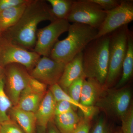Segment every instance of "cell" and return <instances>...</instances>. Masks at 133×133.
I'll use <instances>...</instances> for the list:
<instances>
[{
    "label": "cell",
    "instance_id": "cell-22",
    "mask_svg": "<svg viewBox=\"0 0 133 133\" xmlns=\"http://www.w3.org/2000/svg\"><path fill=\"white\" fill-rule=\"evenodd\" d=\"M51 6L52 14L57 19H66L71 10L73 1L47 0Z\"/></svg>",
    "mask_w": 133,
    "mask_h": 133
},
{
    "label": "cell",
    "instance_id": "cell-16",
    "mask_svg": "<svg viewBox=\"0 0 133 133\" xmlns=\"http://www.w3.org/2000/svg\"><path fill=\"white\" fill-rule=\"evenodd\" d=\"M13 120L25 133H36V119L35 113L26 111L14 106L10 110Z\"/></svg>",
    "mask_w": 133,
    "mask_h": 133
},
{
    "label": "cell",
    "instance_id": "cell-3",
    "mask_svg": "<svg viewBox=\"0 0 133 133\" xmlns=\"http://www.w3.org/2000/svg\"><path fill=\"white\" fill-rule=\"evenodd\" d=\"M110 34L92 41L83 51V72L104 87L109 65ZM105 88V87H104Z\"/></svg>",
    "mask_w": 133,
    "mask_h": 133
},
{
    "label": "cell",
    "instance_id": "cell-28",
    "mask_svg": "<svg viewBox=\"0 0 133 133\" xmlns=\"http://www.w3.org/2000/svg\"><path fill=\"white\" fill-rule=\"evenodd\" d=\"M91 119L83 115L81 116L78 125L72 133H89L91 125Z\"/></svg>",
    "mask_w": 133,
    "mask_h": 133
},
{
    "label": "cell",
    "instance_id": "cell-34",
    "mask_svg": "<svg viewBox=\"0 0 133 133\" xmlns=\"http://www.w3.org/2000/svg\"><path fill=\"white\" fill-rule=\"evenodd\" d=\"M114 133H122V131L121 129H119V130H117V131H115Z\"/></svg>",
    "mask_w": 133,
    "mask_h": 133
},
{
    "label": "cell",
    "instance_id": "cell-31",
    "mask_svg": "<svg viewBox=\"0 0 133 133\" xmlns=\"http://www.w3.org/2000/svg\"><path fill=\"white\" fill-rule=\"evenodd\" d=\"M29 0H0V13L5 10L27 3Z\"/></svg>",
    "mask_w": 133,
    "mask_h": 133
},
{
    "label": "cell",
    "instance_id": "cell-15",
    "mask_svg": "<svg viewBox=\"0 0 133 133\" xmlns=\"http://www.w3.org/2000/svg\"><path fill=\"white\" fill-rule=\"evenodd\" d=\"M133 72V36L132 31L129 30L128 35L127 49L122 65L120 78L113 88L119 89L126 86L132 77Z\"/></svg>",
    "mask_w": 133,
    "mask_h": 133
},
{
    "label": "cell",
    "instance_id": "cell-11",
    "mask_svg": "<svg viewBox=\"0 0 133 133\" xmlns=\"http://www.w3.org/2000/svg\"><path fill=\"white\" fill-rule=\"evenodd\" d=\"M65 65L49 57H41L29 74L47 85L51 86L58 83Z\"/></svg>",
    "mask_w": 133,
    "mask_h": 133
},
{
    "label": "cell",
    "instance_id": "cell-17",
    "mask_svg": "<svg viewBox=\"0 0 133 133\" xmlns=\"http://www.w3.org/2000/svg\"><path fill=\"white\" fill-rule=\"evenodd\" d=\"M45 94L36 92L27 86L21 94L15 106L24 111L35 113Z\"/></svg>",
    "mask_w": 133,
    "mask_h": 133
},
{
    "label": "cell",
    "instance_id": "cell-24",
    "mask_svg": "<svg viewBox=\"0 0 133 133\" xmlns=\"http://www.w3.org/2000/svg\"><path fill=\"white\" fill-rule=\"evenodd\" d=\"M85 78L84 75H83L72 83L66 91L69 96L77 102H79L83 83Z\"/></svg>",
    "mask_w": 133,
    "mask_h": 133
},
{
    "label": "cell",
    "instance_id": "cell-36",
    "mask_svg": "<svg viewBox=\"0 0 133 133\" xmlns=\"http://www.w3.org/2000/svg\"><path fill=\"white\" fill-rule=\"evenodd\" d=\"M1 33L0 32V39H1Z\"/></svg>",
    "mask_w": 133,
    "mask_h": 133
},
{
    "label": "cell",
    "instance_id": "cell-10",
    "mask_svg": "<svg viewBox=\"0 0 133 133\" xmlns=\"http://www.w3.org/2000/svg\"><path fill=\"white\" fill-rule=\"evenodd\" d=\"M4 68L7 94L14 106H15L22 92L28 85L30 76L26 68L18 64H11Z\"/></svg>",
    "mask_w": 133,
    "mask_h": 133
},
{
    "label": "cell",
    "instance_id": "cell-30",
    "mask_svg": "<svg viewBox=\"0 0 133 133\" xmlns=\"http://www.w3.org/2000/svg\"><path fill=\"white\" fill-rule=\"evenodd\" d=\"M97 3L105 11H107L114 9L121 3L122 1L118 0H91Z\"/></svg>",
    "mask_w": 133,
    "mask_h": 133
},
{
    "label": "cell",
    "instance_id": "cell-32",
    "mask_svg": "<svg viewBox=\"0 0 133 133\" xmlns=\"http://www.w3.org/2000/svg\"><path fill=\"white\" fill-rule=\"evenodd\" d=\"M46 133H61L55 125L53 120L48 123L46 127Z\"/></svg>",
    "mask_w": 133,
    "mask_h": 133
},
{
    "label": "cell",
    "instance_id": "cell-35",
    "mask_svg": "<svg viewBox=\"0 0 133 133\" xmlns=\"http://www.w3.org/2000/svg\"><path fill=\"white\" fill-rule=\"evenodd\" d=\"M2 67H1V65H0V74H1V72L2 71Z\"/></svg>",
    "mask_w": 133,
    "mask_h": 133
},
{
    "label": "cell",
    "instance_id": "cell-18",
    "mask_svg": "<svg viewBox=\"0 0 133 133\" xmlns=\"http://www.w3.org/2000/svg\"><path fill=\"white\" fill-rule=\"evenodd\" d=\"M49 90L52 94L56 102L65 101L69 102L76 109L79 108L83 115L86 117L91 118L97 111V108L96 107H86L81 104L79 102L74 100L59 86L58 83L50 86Z\"/></svg>",
    "mask_w": 133,
    "mask_h": 133
},
{
    "label": "cell",
    "instance_id": "cell-1",
    "mask_svg": "<svg viewBox=\"0 0 133 133\" xmlns=\"http://www.w3.org/2000/svg\"><path fill=\"white\" fill-rule=\"evenodd\" d=\"M56 20L46 1L30 0L18 21L2 33L1 38L33 51L36 44L38 24L44 21L52 22Z\"/></svg>",
    "mask_w": 133,
    "mask_h": 133
},
{
    "label": "cell",
    "instance_id": "cell-8",
    "mask_svg": "<svg viewBox=\"0 0 133 133\" xmlns=\"http://www.w3.org/2000/svg\"><path fill=\"white\" fill-rule=\"evenodd\" d=\"M70 25L66 19H57L51 22L48 26L38 29L36 44L33 51L41 56L49 57L59 36L68 31Z\"/></svg>",
    "mask_w": 133,
    "mask_h": 133
},
{
    "label": "cell",
    "instance_id": "cell-14",
    "mask_svg": "<svg viewBox=\"0 0 133 133\" xmlns=\"http://www.w3.org/2000/svg\"><path fill=\"white\" fill-rule=\"evenodd\" d=\"M105 89L95 79L85 78L83 83L79 102L86 107H94Z\"/></svg>",
    "mask_w": 133,
    "mask_h": 133
},
{
    "label": "cell",
    "instance_id": "cell-29",
    "mask_svg": "<svg viewBox=\"0 0 133 133\" xmlns=\"http://www.w3.org/2000/svg\"><path fill=\"white\" fill-rule=\"evenodd\" d=\"M75 109L74 107L67 101H57L55 107V116L64 114L72 110L75 111Z\"/></svg>",
    "mask_w": 133,
    "mask_h": 133
},
{
    "label": "cell",
    "instance_id": "cell-6",
    "mask_svg": "<svg viewBox=\"0 0 133 133\" xmlns=\"http://www.w3.org/2000/svg\"><path fill=\"white\" fill-rule=\"evenodd\" d=\"M106 12L91 0L73 1L66 20L70 22L86 24L98 30L104 21Z\"/></svg>",
    "mask_w": 133,
    "mask_h": 133
},
{
    "label": "cell",
    "instance_id": "cell-9",
    "mask_svg": "<svg viewBox=\"0 0 133 133\" xmlns=\"http://www.w3.org/2000/svg\"><path fill=\"white\" fill-rule=\"evenodd\" d=\"M106 16L95 39L108 35L133 20V1H122L114 9L106 11Z\"/></svg>",
    "mask_w": 133,
    "mask_h": 133
},
{
    "label": "cell",
    "instance_id": "cell-7",
    "mask_svg": "<svg viewBox=\"0 0 133 133\" xmlns=\"http://www.w3.org/2000/svg\"><path fill=\"white\" fill-rule=\"evenodd\" d=\"M41 56L1 38L0 39V65L4 68L11 64L24 66L29 71L36 64Z\"/></svg>",
    "mask_w": 133,
    "mask_h": 133
},
{
    "label": "cell",
    "instance_id": "cell-33",
    "mask_svg": "<svg viewBox=\"0 0 133 133\" xmlns=\"http://www.w3.org/2000/svg\"><path fill=\"white\" fill-rule=\"evenodd\" d=\"M36 133H46V128L40 126H37Z\"/></svg>",
    "mask_w": 133,
    "mask_h": 133
},
{
    "label": "cell",
    "instance_id": "cell-19",
    "mask_svg": "<svg viewBox=\"0 0 133 133\" xmlns=\"http://www.w3.org/2000/svg\"><path fill=\"white\" fill-rule=\"evenodd\" d=\"M30 1L25 4L10 8L0 13V32L1 34L18 21Z\"/></svg>",
    "mask_w": 133,
    "mask_h": 133
},
{
    "label": "cell",
    "instance_id": "cell-5",
    "mask_svg": "<svg viewBox=\"0 0 133 133\" xmlns=\"http://www.w3.org/2000/svg\"><path fill=\"white\" fill-rule=\"evenodd\" d=\"M132 94L131 89L126 86L119 89H105L94 107L121 120L131 106Z\"/></svg>",
    "mask_w": 133,
    "mask_h": 133
},
{
    "label": "cell",
    "instance_id": "cell-4",
    "mask_svg": "<svg viewBox=\"0 0 133 133\" xmlns=\"http://www.w3.org/2000/svg\"><path fill=\"white\" fill-rule=\"evenodd\" d=\"M128 24L110 33L109 47V65L105 88H112L121 76L122 65L127 49Z\"/></svg>",
    "mask_w": 133,
    "mask_h": 133
},
{
    "label": "cell",
    "instance_id": "cell-2",
    "mask_svg": "<svg viewBox=\"0 0 133 133\" xmlns=\"http://www.w3.org/2000/svg\"><path fill=\"white\" fill-rule=\"evenodd\" d=\"M68 32L66 38L56 43L49 56L65 64L83 52L88 44L95 39L98 30L86 24L73 23L70 25Z\"/></svg>",
    "mask_w": 133,
    "mask_h": 133
},
{
    "label": "cell",
    "instance_id": "cell-20",
    "mask_svg": "<svg viewBox=\"0 0 133 133\" xmlns=\"http://www.w3.org/2000/svg\"><path fill=\"white\" fill-rule=\"evenodd\" d=\"M79 116L75 110L55 116L53 121L55 125L61 133H72L80 121Z\"/></svg>",
    "mask_w": 133,
    "mask_h": 133
},
{
    "label": "cell",
    "instance_id": "cell-27",
    "mask_svg": "<svg viewBox=\"0 0 133 133\" xmlns=\"http://www.w3.org/2000/svg\"><path fill=\"white\" fill-rule=\"evenodd\" d=\"M32 90L39 93L45 94L47 92V85L30 76L28 84Z\"/></svg>",
    "mask_w": 133,
    "mask_h": 133
},
{
    "label": "cell",
    "instance_id": "cell-25",
    "mask_svg": "<svg viewBox=\"0 0 133 133\" xmlns=\"http://www.w3.org/2000/svg\"><path fill=\"white\" fill-rule=\"evenodd\" d=\"M122 133H133V107L131 105L127 112L121 119Z\"/></svg>",
    "mask_w": 133,
    "mask_h": 133
},
{
    "label": "cell",
    "instance_id": "cell-23",
    "mask_svg": "<svg viewBox=\"0 0 133 133\" xmlns=\"http://www.w3.org/2000/svg\"><path fill=\"white\" fill-rule=\"evenodd\" d=\"M112 129L104 115L98 117L91 125L89 133H114Z\"/></svg>",
    "mask_w": 133,
    "mask_h": 133
},
{
    "label": "cell",
    "instance_id": "cell-12",
    "mask_svg": "<svg viewBox=\"0 0 133 133\" xmlns=\"http://www.w3.org/2000/svg\"><path fill=\"white\" fill-rule=\"evenodd\" d=\"M83 56V52L79 53L65 65L63 72L58 84L66 92L72 83L84 75Z\"/></svg>",
    "mask_w": 133,
    "mask_h": 133
},
{
    "label": "cell",
    "instance_id": "cell-26",
    "mask_svg": "<svg viewBox=\"0 0 133 133\" xmlns=\"http://www.w3.org/2000/svg\"><path fill=\"white\" fill-rule=\"evenodd\" d=\"M0 133H25L21 128L11 119L0 124Z\"/></svg>",
    "mask_w": 133,
    "mask_h": 133
},
{
    "label": "cell",
    "instance_id": "cell-13",
    "mask_svg": "<svg viewBox=\"0 0 133 133\" xmlns=\"http://www.w3.org/2000/svg\"><path fill=\"white\" fill-rule=\"evenodd\" d=\"M56 102L52 94L48 90L35 113L37 126L46 128L48 123L53 119Z\"/></svg>",
    "mask_w": 133,
    "mask_h": 133
},
{
    "label": "cell",
    "instance_id": "cell-21",
    "mask_svg": "<svg viewBox=\"0 0 133 133\" xmlns=\"http://www.w3.org/2000/svg\"><path fill=\"white\" fill-rule=\"evenodd\" d=\"M13 107L5 91V77L2 70L0 74V124L11 120L8 112Z\"/></svg>",
    "mask_w": 133,
    "mask_h": 133
}]
</instances>
